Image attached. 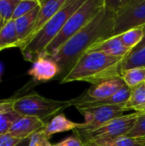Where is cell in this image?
<instances>
[{"mask_svg": "<svg viewBox=\"0 0 145 146\" xmlns=\"http://www.w3.org/2000/svg\"><path fill=\"white\" fill-rule=\"evenodd\" d=\"M115 16V11L105 0V5L99 13L64 44L55 55L50 56L59 66L58 78L61 80L93 44L114 36Z\"/></svg>", "mask_w": 145, "mask_h": 146, "instance_id": "1", "label": "cell"}, {"mask_svg": "<svg viewBox=\"0 0 145 146\" xmlns=\"http://www.w3.org/2000/svg\"><path fill=\"white\" fill-rule=\"evenodd\" d=\"M123 57L103 52H86L78 60L71 71L61 80L62 84L84 81L97 85L109 80L121 78Z\"/></svg>", "mask_w": 145, "mask_h": 146, "instance_id": "2", "label": "cell"}, {"mask_svg": "<svg viewBox=\"0 0 145 146\" xmlns=\"http://www.w3.org/2000/svg\"><path fill=\"white\" fill-rule=\"evenodd\" d=\"M85 0H67L62 8L44 26L35 37L27 44L21 48L24 59L33 62L38 56H42L48 45L58 35L68 18L85 3Z\"/></svg>", "mask_w": 145, "mask_h": 146, "instance_id": "3", "label": "cell"}, {"mask_svg": "<svg viewBox=\"0 0 145 146\" xmlns=\"http://www.w3.org/2000/svg\"><path fill=\"white\" fill-rule=\"evenodd\" d=\"M105 0H85L68 18L58 35L48 45L42 56H52L80 29L86 26L103 8Z\"/></svg>", "mask_w": 145, "mask_h": 146, "instance_id": "4", "label": "cell"}, {"mask_svg": "<svg viewBox=\"0 0 145 146\" xmlns=\"http://www.w3.org/2000/svg\"><path fill=\"white\" fill-rule=\"evenodd\" d=\"M71 106L68 101H59L33 93L13 100V110L21 116H33L44 121Z\"/></svg>", "mask_w": 145, "mask_h": 146, "instance_id": "5", "label": "cell"}, {"mask_svg": "<svg viewBox=\"0 0 145 146\" xmlns=\"http://www.w3.org/2000/svg\"><path fill=\"white\" fill-rule=\"evenodd\" d=\"M145 25V0H121L115 16L114 36Z\"/></svg>", "mask_w": 145, "mask_h": 146, "instance_id": "6", "label": "cell"}, {"mask_svg": "<svg viewBox=\"0 0 145 146\" xmlns=\"http://www.w3.org/2000/svg\"><path fill=\"white\" fill-rule=\"evenodd\" d=\"M138 114V112H134L126 115L120 116L107 122L92 132L78 134V137L83 138V139H80L83 141L84 146L94 140L125 137L135 125Z\"/></svg>", "mask_w": 145, "mask_h": 146, "instance_id": "7", "label": "cell"}, {"mask_svg": "<svg viewBox=\"0 0 145 146\" xmlns=\"http://www.w3.org/2000/svg\"><path fill=\"white\" fill-rule=\"evenodd\" d=\"M129 111L126 105L118 106H103L83 111L81 114L85 115V121L81 123V127L75 130L78 134L92 132L107 122L124 115V113Z\"/></svg>", "mask_w": 145, "mask_h": 146, "instance_id": "8", "label": "cell"}, {"mask_svg": "<svg viewBox=\"0 0 145 146\" xmlns=\"http://www.w3.org/2000/svg\"><path fill=\"white\" fill-rule=\"evenodd\" d=\"M125 86L126 84L121 78L109 80L97 85H92L84 95H81L77 98L69 100V102L71 106H74L78 104H81L89 100L106 99L115 95Z\"/></svg>", "mask_w": 145, "mask_h": 146, "instance_id": "9", "label": "cell"}, {"mask_svg": "<svg viewBox=\"0 0 145 146\" xmlns=\"http://www.w3.org/2000/svg\"><path fill=\"white\" fill-rule=\"evenodd\" d=\"M39 1H40L39 13L37 16L36 21L34 23V26L31 33L25 39L21 48L27 44L35 37V35L44 27V26L50 20H51L53 16L62 8V6L65 4L67 0H43V1L39 0Z\"/></svg>", "mask_w": 145, "mask_h": 146, "instance_id": "10", "label": "cell"}, {"mask_svg": "<svg viewBox=\"0 0 145 146\" xmlns=\"http://www.w3.org/2000/svg\"><path fill=\"white\" fill-rule=\"evenodd\" d=\"M45 125L39 118L21 115L10 127L9 134L20 140L28 139L36 133L44 130Z\"/></svg>", "mask_w": 145, "mask_h": 146, "instance_id": "11", "label": "cell"}, {"mask_svg": "<svg viewBox=\"0 0 145 146\" xmlns=\"http://www.w3.org/2000/svg\"><path fill=\"white\" fill-rule=\"evenodd\" d=\"M27 73L36 81H48L59 75L60 68L51 57L40 56L32 62Z\"/></svg>", "mask_w": 145, "mask_h": 146, "instance_id": "12", "label": "cell"}, {"mask_svg": "<svg viewBox=\"0 0 145 146\" xmlns=\"http://www.w3.org/2000/svg\"><path fill=\"white\" fill-rule=\"evenodd\" d=\"M132 94V88L126 85L122 87L119 92H117L112 97L103 99V100H89L81 104L74 105V107L82 113L85 110L95 109L103 106H118V105H126L128 102Z\"/></svg>", "mask_w": 145, "mask_h": 146, "instance_id": "13", "label": "cell"}, {"mask_svg": "<svg viewBox=\"0 0 145 146\" xmlns=\"http://www.w3.org/2000/svg\"><path fill=\"white\" fill-rule=\"evenodd\" d=\"M130 51L131 50L123 44L118 35L93 44L86 52H103L113 56L125 58Z\"/></svg>", "mask_w": 145, "mask_h": 146, "instance_id": "14", "label": "cell"}, {"mask_svg": "<svg viewBox=\"0 0 145 146\" xmlns=\"http://www.w3.org/2000/svg\"><path fill=\"white\" fill-rule=\"evenodd\" d=\"M81 127V123L74 122L68 120L65 115L61 114L56 115L49 123H47L44 128V132L48 139L53 134L65 133L71 130H77Z\"/></svg>", "mask_w": 145, "mask_h": 146, "instance_id": "15", "label": "cell"}, {"mask_svg": "<svg viewBox=\"0 0 145 146\" xmlns=\"http://www.w3.org/2000/svg\"><path fill=\"white\" fill-rule=\"evenodd\" d=\"M39 10H40V4H39V6L35 8L33 10H32L28 14L18 18L15 21V28H16L17 35L19 38V41H20L19 48H21L23 42L25 41L26 37L31 33V31L34 26V23L36 21L37 16L39 13Z\"/></svg>", "mask_w": 145, "mask_h": 146, "instance_id": "16", "label": "cell"}, {"mask_svg": "<svg viewBox=\"0 0 145 146\" xmlns=\"http://www.w3.org/2000/svg\"><path fill=\"white\" fill-rule=\"evenodd\" d=\"M13 100L0 101V135L9 133L14 122L21 116L12 108Z\"/></svg>", "mask_w": 145, "mask_h": 146, "instance_id": "17", "label": "cell"}, {"mask_svg": "<svg viewBox=\"0 0 145 146\" xmlns=\"http://www.w3.org/2000/svg\"><path fill=\"white\" fill-rule=\"evenodd\" d=\"M20 46V41L17 35L15 21L11 20L0 31V50Z\"/></svg>", "mask_w": 145, "mask_h": 146, "instance_id": "18", "label": "cell"}, {"mask_svg": "<svg viewBox=\"0 0 145 146\" xmlns=\"http://www.w3.org/2000/svg\"><path fill=\"white\" fill-rule=\"evenodd\" d=\"M87 146H145V137H121L117 139H98L91 141Z\"/></svg>", "mask_w": 145, "mask_h": 146, "instance_id": "19", "label": "cell"}, {"mask_svg": "<svg viewBox=\"0 0 145 146\" xmlns=\"http://www.w3.org/2000/svg\"><path fill=\"white\" fill-rule=\"evenodd\" d=\"M128 110L142 112L145 110V84L143 83L136 87L132 88V94L126 104Z\"/></svg>", "mask_w": 145, "mask_h": 146, "instance_id": "20", "label": "cell"}, {"mask_svg": "<svg viewBox=\"0 0 145 146\" xmlns=\"http://www.w3.org/2000/svg\"><path fill=\"white\" fill-rule=\"evenodd\" d=\"M121 79L130 88L136 87L145 82V68H132L121 71Z\"/></svg>", "mask_w": 145, "mask_h": 146, "instance_id": "21", "label": "cell"}, {"mask_svg": "<svg viewBox=\"0 0 145 146\" xmlns=\"http://www.w3.org/2000/svg\"><path fill=\"white\" fill-rule=\"evenodd\" d=\"M119 36H120L121 40L123 43V44L132 50L138 44H140V42L144 38V33L143 27H138V28L128 30V31L120 34Z\"/></svg>", "mask_w": 145, "mask_h": 146, "instance_id": "22", "label": "cell"}, {"mask_svg": "<svg viewBox=\"0 0 145 146\" xmlns=\"http://www.w3.org/2000/svg\"><path fill=\"white\" fill-rule=\"evenodd\" d=\"M145 68V47L127 55L122 62L121 71L132 68Z\"/></svg>", "mask_w": 145, "mask_h": 146, "instance_id": "23", "label": "cell"}, {"mask_svg": "<svg viewBox=\"0 0 145 146\" xmlns=\"http://www.w3.org/2000/svg\"><path fill=\"white\" fill-rule=\"evenodd\" d=\"M19 2L20 0H0V17L4 25L13 19Z\"/></svg>", "mask_w": 145, "mask_h": 146, "instance_id": "24", "label": "cell"}, {"mask_svg": "<svg viewBox=\"0 0 145 146\" xmlns=\"http://www.w3.org/2000/svg\"><path fill=\"white\" fill-rule=\"evenodd\" d=\"M39 0H20L18 5L15 8L12 20L15 21L16 19L28 14L35 8L39 6Z\"/></svg>", "mask_w": 145, "mask_h": 146, "instance_id": "25", "label": "cell"}, {"mask_svg": "<svg viewBox=\"0 0 145 146\" xmlns=\"http://www.w3.org/2000/svg\"><path fill=\"white\" fill-rule=\"evenodd\" d=\"M138 119L133 126L132 129L126 137L136 138V137H145V113L138 112Z\"/></svg>", "mask_w": 145, "mask_h": 146, "instance_id": "26", "label": "cell"}, {"mask_svg": "<svg viewBox=\"0 0 145 146\" xmlns=\"http://www.w3.org/2000/svg\"><path fill=\"white\" fill-rule=\"evenodd\" d=\"M28 146H53L46 137L44 130L39 131L33 134L29 140Z\"/></svg>", "mask_w": 145, "mask_h": 146, "instance_id": "27", "label": "cell"}, {"mask_svg": "<svg viewBox=\"0 0 145 146\" xmlns=\"http://www.w3.org/2000/svg\"><path fill=\"white\" fill-rule=\"evenodd\" d=\"M53 146H84V144L79 137L70 136Z\"/></svg>", "mask_w": 145, "mask_h": 146, "instance_id": "28", "label": "cell"}, {"mask_svg": "<svg viewBox=\"0 0 145 146\" xmlns=\"http://www.w3.org/2000/svg\"><path fill=\"white\" fill-rule=\"evenodd\" d=\"M22 140L17 139L9 133L0 135V146H16Z\"/></svg>", "mask_w": 145, "mask_h": 146, "instance_id": "29", "label": "cell"}, {"mask_svg": "<svg viewBox=\"0 0 145 146\" xmlns=\"http://www.w3.org/2000/svg\"><path fill=\"white\" fill-rule=\"evenodd\" d=\"M143 27V29H144V38H143V40L140 42V44H138L133 50H132L131 51H130V53L129 54H131V53H133V52H135V51H138V50H141V49H143V48H144L145 47V25L144 27ZM128 54V55H129Z\"/></svg>", "mask_w": 145, "mask_h": 146, "instance_id": "30", "label": "cell"}, {"mask_svg": "<svg viewBox=\"0 0 145 146\" xmlns=\"http://www.w3.org/2000/svg\"><path fill=\"white\" fill-rule=\"evenodd\" d=\"M29 140H30V139H25V140H22L20 144H18L16 146H28Z\"/></svg>", "mask_w": 145, "mask_h": 146, "instance_id": "31", "label": "cell"}, {"mask_svg": "<svg viewBox=\"0 0 145 146\" xmlns=\"http://www.w3.org/2000/svg\"><path fill=\"white\" fill-rule=\"evenodd\" d=\"M3 26H4V24L3 23V21H2V19H1V17H0V31H1V29L3 27Z\"/></svg>", "mask_w": 145, "mask_h": 146, "instance_id": "32", "label": "cell"}, {"mask_svg": "<svg viewBox=\"0 0 145 146\" xmlns=\"http://www.w3.org/2000/svg\"><path fill=\"white\" fill-rule=\"evenodd\" d=\"M2 72H3V66L0 63V81H1V75H2Z\"/></svg>", "mask_w": 145, "mask_h": 146, "instance_id": "33", "label": "cell"}, {"mask_svg": "<svg viewBox=\"0 0 145 146\" xmlns=\"http://www.w3.org/2000/svg\"><path fill=\"white\" fill-rule=\"evenodd\" d=\"M142 113H145V110H144L142 111Z\"/></svg>", "mask_w": 145, "mask_h": 146, "instance_id": "34", "label": "cell"}, {"mask_svg": "<svg viewBox=\"0 0 145 146\" xmlns=\"http://www.w3.org/2000/svg\"><path fill=\"white\" fill-rule=\"evenodd\" d=\"M144 84H145V82H144Z\"/></svg>", "mask_w": 145, "mask_h": 146, "instance_id": "35", "label": "cell"}]
</instances>
